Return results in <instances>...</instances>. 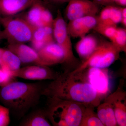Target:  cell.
Masks as SVG:
<instances>
[{
  "mask_svg": "<svg viewBox=\"0 0 126 126\" xmlns=\"http://www.w3.org/2000/svg\"><path fill=\"white\" fill-rule=\"evenodd\" d=\"M43 96L56 97L95 108L103 100L89 82L86 69L60 73L56 79L47 84Z\"/></svg>",
  "mask_w": 126,
  "mask_h": 126,
  "instance_id": "cell-1",
  "label": "cell"
},
{
  "mask_svg": "<svg viewBox=\"0 0 126 126\" xmlns=\"http://www.w3.org/2000/svg\"><path fill=\"white\" fill-rule=\"evenodd\" d=\"M47 84L15 80L0 87V102L9 109L10 114L21 119L38 104Z\"/></svg>",
  "mask_w": 126,
  "mask_h": 126,
  "instance_id": "cell-2",
  "label": "cell"
},
{
  "mask_svg": "<svg viewBox=\"0 0 126 126\" xmlns=\"http://www.w3.org/2000/svg\"><path fill=\"white\" fill-rule=\"evenodd\" d=\"M47 98L45 109L52 126H79L87 105L56 97Z\"/></svg>",
  "mask_w": 126,
  "mask_h": 126,
  "instance_id": "cell-3",
  "label": "cell"
},
{
  "mask_svg": "<svg viewBox=\"0 0 126 126\" xmlns=\"http://www.w3.org/2000/svg\"><path fill=\"white\" fill-rule=\"evenodd\" d=\"M52 28L54 40L64 54L63 64L64 72H73L80 66L81 62L74 54L71 37L68 33L67 24L60 11L54 19Z\"/></svg>",
  "mask_w": 126,
  "mask_h": 126,
  "instance_id": "cell-4",
  "label": "cell"
},
{
  "mask_svg": "<svg viewBox=\"0 0 126 126\" xmlns=\"http://www.w3.org/2000/svg\"><path fill=\"white\" fill-rule=\"evenodd\" d=\"M5 39L9 44H25L31 42L35 28L25 19L13 16L1 17Z\"/></svg>",
  "mask_w": 126,
  "mask_h": 126,
  "instance_id": "cell-5",
  "label": "cell"
},
{
  "mask_svg": "<svg viewBox=\"0 0 126 126\" xmlns=\"http://www.w3.org/2000/svg\"><path fill=\"white\" fill-rule=\"evenodd\" d=\"M120 53L110 41H99L90 56L73 72H78L89 67L108 68L118 59Z\"/></svg>",
  "mask_w": 126,
  "mask_h": 126,
  "instance_id": "cell-6",
  "label": "cell"
},
{
  "mask_svg": "<svg viewBox=\"0 0 126 126\" xmlns=\"http://www.w3.org/2000/svg\"><path fill=\"white\" fill-rule=\"evenodd\" d=\"M15 78L33 81L53 80L57 78L60 73L54 71L46 65H33L21 67L19 69L11 73Z\"/></svg>",
  "mask_w": 126,
  "mask_h": 126,
  "instance_id": "cell-7",
  "label": "cell"
},
{
  "mask_svg": "<svg viewBox=\"0 0 126 126\" xmlns=\"http://www.w3.org/2000/svg\"><path fill=\"white\" fill-rule=\"evenodd\" d=\"M99 5L90 0H71L68 2L65 14L69 20L86 16H96Z\"/></svg>",
  "mask_w": 126,
  "mask_h": 126,
  "instance_id": "cell-8",
  "label": "cell"
},
{
  "mask_svg": "<svg viewBox=\"0 0 126 126\" xmlns=\"http://www.w3.org/2000/svg\"><path fill=\"white\" fill-rule=\"evenodd\" d=\"M89 82L102 99H104L110 92V83L108 68L89 67L86 69Z\"/></svg>",
  "mask_w": 126,
  "mask_h": 126,
  "instance_id": "cell-9",
  "label": "cell"
},
{
  "mask_svg": "<svg viewBox=\"0 0 126 126\" xmlns=\"http://www.w3.org/2000/svg\"><path fill=\"white\" fill-rule=\"evenodd\" d=\"M124 79H121L115 92L109 95L114 110L117 126H126V92L123 87Z\"/></svg>",
  "mask_w": 126,
  "mask_h": 126,
  "instance_id": "cell-10",
  "label": "cell"
},
{
  "mask_svg": "<svg viewBox=\"0 0 126 126\" xmlns=\"http://www.w3.org/2000/svg\"><path fill=\"white\" fill-rule=\"evenodd\" d=\"M96 16H86L69 21L67 31L71 38H80L86 36L97 24Z\"/></svg>",
  "mask_w": 126,
  "mask_h": 126,
  "instance_id": "cell-11",
  "label": "cell"
},
{
  "mask_svg": "<svg viewBox=\"0 0 126 126\" xmlns=\"http://www.w3.org/2000/svg\"><path fill=\"white\" fill-rule=\"evenodd\" d=\"M7 49L18 56L22 64L45 65L38 52L25 44H9Z\"/></svg>",
  "mask_w": 126,
  "mask_h": 126,
  "instance_id": "cell-12",
  "label": "cell"
},
{
  "mask_svg": "<svg viewBox=\"0 0 126 126\" xmlns=\"http://www.w3.org/2000/svg\"><path fill=\"white\" fill-rule=\"evenodd\" d=\"M94 30L108 38L120 52H126V30L117 26L95 27Z\"/></svg>",
  "mask_w": 126,
  "mask_h": 126,
  "instance_id": "cell-13",
  "label": "cell"
},
{
  "mask_svg": "<svg viewBox=\"0 0 126 126\" xmlns=\"http://www.w3.org/2000/svg\"><path fill=\"white\" fill-rule=\"evenodd\" d=\"M38 53L44 64L46 66L63 64V52L55 42L46 46Z\"/></svg>",
  "mask_w": 126,
  "mask_h": 126,
  "instance_id": "cell-14",
  "label": "cell"
},
{
  "mask_svg": "<svg viewBox=\"0 0 126 126\" xmlns=\"http://www.w3.org/2000/svg\"><path fill=\"white\" fill-rule=\"evenodd\" d=\"M37 0H0V14L14 16L30 7Z\"/></svg>",
  "mask_w": 126,
  "mask_h": 126,
  "instance_id": "cell-15",
  "label": "cell"
},
{
  "mask_svg": "<svg viewBox=\"0 0 126 126\" xmlns=\"http://www.w3.org/2000/svg\"><path fill=\"white\" fill-rule=\"evenodd\" d=\"M55 42L53 28L43 26L35 30L30 42L32 47L38 52L46 46Z\"/></svg>",
  "mask_w": 126,
  "mask_h": 126,
  "instance_id": "cell-16",
  "label": "cell"
},
{
  "mask_svg": "<svg viewBox=\"0 0 126 126\" xmlns=\"http://www.w3.org/2000/svg\"><path fill=\"white\" fill-rule=\"evenodd\" d=\"M21 126H50L45 109H33L21 118Z\"/></svg>",
  "mask_w": 126,
  "mask_h": 126,
  "instance_id": "cell-17",
  "label": "cell"
},
{
  "mask_svg": "<svg viewBox=\"0 0 126 126\" xmlns=\"http://www.w3.org/2000/svg\"><path fill=\"white\" fill-rule=\"evenodd\" d=\"M96 38L91 35H86L80 38L75 46L77 53L81 59V63L92 54L99 44Z\"/></svg>",
  "mask_w": 126,
  "mask_h": 126,
  "instance_id": "cell-18",
  "label": "cell"
},
{
  "mask_svg": "<svg viewBox=\"0 0 126 126\" xmlns=\"http://www.w3.org/2000/svg\"><path fill=\"white\" fill-rule=\"evenodd\" d=\"M97 108V115L104 126H117L111 101L109 95Z\"/></svg>",
  "mask_w": 126,
  "mask_h": 126,
  "instance_id": "cell-19",
  "label": "cell"
},
{
  "mask_svg": "<svg viewBox=\"0 0 126 126\" xmlns=\"http://www.w3.org/2000/svg\"><path fill=\"white\" fill-rule=\"evenodd\" d=\"M20 60L10 50L4 49L1 57V67L8 72H15L21 67Z\"/></svg>",
  "mask_w": 126,
  "mask_h": 126,
  "instance_id": "cell-20",
  "label": "cell"
},
{
  "mask_svg": "<svg viewBox=\"0 0 126 126\" xmlns=\"http://www.w3.org/2000/svg\"><path fill=\"white\" fill-rule=\"evenodd\" d=\"M24 18L35 29L42 27L41 20L42 13L45 7L41 1H37L31 6Z\"/></svg>",
  "mask_w": 126,
  "mask_h": 126,
  "instance_id": "cell-21",
  "label": "cell"
},
{
  "mask_svg": "<svg viewBox=\"0 0 126 126\" xmlns=\"http://www.w3.org/2000/svg\"><path fill=\"white\" fill-rule=\"evenodd\" d=\"M94 108L93 106H86L79 126H104L94 111Z\"/></svg>",
  "mask_w": 126,
  "mask_h": 126,
  "instance_id": "cell-22",
  "label": "cell"
},
{
  "mask_svg": "<svg viewBox=\"0 0 126 126\" xmlns=\"http://www.w3.org/2000/svg\"><path fill=\"white\" fill-rule=\"evenodd\" d=\"M10 113L9 109L0 105V126H9L10 122Z\"/></svg>",
  "mask_w": 126,
  "mask_h": 126,
  "instance_id": "cell-23",
  "label": "cell"
},
{
  "mask_svg": "<svg viewBox=\"0 0 126 126\" xmlns=\"http://www.w3.org/2000/svg\"><path fill=\"white\" fill-rule=\"evenodd\" d=\"M54 19L52 14L46 8L43 10L41 16V25L42 26L44 27H53Z\"/></svg>",
  "mask_w": 126,
  "mask_h": 126,
  "instance_id": "cell-24",
  "label": "cell"
},
{
  "mask_svg": "<svg viewBox=\"0 0 126 126\" xmlns=\"http://www.w3.org/2000/svg\"><path fill=\"white\" fill-rule=\"evenodd\" d=\"M16 78L10 72L0 67V87L15 81Z\"/></svg>",
  "mask_w": 126,
  "mask_h": 126,
  "instance_id": "cell-25",
  "label": "cell"
},
{
  "mask_svg": "<svg viewBox=\"0 0 126 126\" xmlns=\"http://www.w3.org/2000/svg\"><path fill=\"white\" fill-rule=\"evenodd\" d=\"M93 1L98 5H103L106 6L111 5L113 4L110 0H93Z\"/></svg>",
  "mask_w": 126,
  "mask_h": 126,
  "instance_id": "cell-26",
  "label": "cell"
},
{
  "mask_svg": "<svg viewBox=\"0 0 126 126\" xmlns=\"http://www.w3.org/2000/svg\"><path fill=\"white\" fill-rule=\"evenodd\" d=\"M71 0H46V1H49L52 3L56 4H63L68 2Z\"/></svg>",
  "mask_w": 126,
  "mask_h": 126,
  "instance_id": "cell-27",
  "label": "cell"
},
{
  "mask_svg": "<svg viewBox=\"0 0 126 126\" xmlns=\"http://www.w3.org/2000/svg\"><path fill=\"white\" fill-rule=\"evenodd\" d=\"M121 14L122 18H126V8L124 7L122 8Z\"/></svg>",
  "mask_w": 126,
  "mask_h": 126,
  "instance_id": "cell-28",
  "label": "cell"
},
{
  "mask_svg": "<svg viewBox=\"0 0 126 126\" xmlns=\"http://www.w3.org/2000/svg\"><path fill=\"white\" fill-rule=\"evenodd\" d=\"M4 39H5V37L3 31L0 29V40Z\"/></svg>",
  "mask_w": 126,
  "mask_h": 126,
  "instance_id": "cell-29",
  "label": "cell"
},
{
  "mask_svg": "<svg viewBox=\"0 0 126 126\" xmlns=\"http://www.w3.org/2000/svg\"><path fill=\"white\" fill-rule=\"evenodd\" d=\"M4 49L2 48H0V67H1V57Z\"/></svg>",
  "mask_w": 126,
  "mask_h": 126,
  "instance_id": "cell-30",
  "label": "cell"
},
{
  "mask_svg": "<svg viewBox=\"0 0 126 126\" xmlns=\"http://www.w3.org/2000/svg\"><path fill=\"white\" fill-rule=\"evenodd\" d=\"M121 23H122L123 25L126 27V18H122L121 21Z\"/></svg>",
  "mask_w": 126,
  "mask_h": 126,
  "instance_id": "cell-31",
  "label": "cell"
},
{
  "mask_svg": "<svg viewBox=\"0 0 126 126\" xmlns=\"http://www.w3.org/2000/svg\"><path fill=\"white\" fill-rule=\"evenodd\" d=\"M37 0L39 1H41H41L43 0L45 1H46V0Z\"/></svg>",
  "mask_w": 126,
  "mask_h": 126,
  "instance_id": "cell-32",
  "label": "cell"
},
{
  "mask_svg": "<svg viewBox=\"0 0 126 126\" xmlns=\"http://www.w3.org/2000/svg\"><path fill=\"white\" fill-rule=\"evenodd\" d=\"M1 14H0V20L1 18Z\"/></svg>",
  "mask_w": 126,
  "mask_h": 126,
  "instance_id": "cell-33",
  "label": "cell"
}]
</instances>
